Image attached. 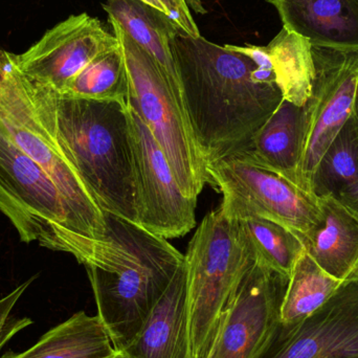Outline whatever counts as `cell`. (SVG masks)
<instances>
[{
  "instance_id": "1",
  "label": "cell",
  "mask_w": 358,
  "mask_h": 358,
  "mask_svg": "<svg viewBox=\"0 0 358 358\" xmlns=\"http://www.w3.org/2000/svg\"><path fill=\"white\" fill-rule=\"evenodd\" d=\"M171 50L183 108L206 165L243 151L283 101L279 86L257 81L256 63L229 44L178 31Z\"/></svg>"
},
{
  "instance_id": "2",
  "label": "cell",
  "mask_w": 358,
  "mask_h": 358,
  "mask_svg": "<svg viewBox=\"0 0 358 358\" xmlns=\"http://www.w3.org/2000/svg\"><path fill=\"white\" fill-rule=\"evenodd\" d=\"M23 82L36 110L52 128L101 208L138 223V187L127 102L61 96L24 73Z\"/></svg>"
},
{
  "instance_id": "3",
  "label": "cell",
  "mask_w": 358,
  "mask_h": 358,
  "mask_svg": "<svg viewBox=\"0 0 358 358\" xmlns=\"http://www.w3.org/2000/svg\"><path fill=\"white\" fill-rule=\"evenodd\" d=\"M106 242L96 262L85 266L98 317L117 352L140 334L185 256L166 238L138 223L105 213Z\"/></svg>"
},
{
  "instance_id": "4",
  "label": "cell",
  "mask_w": 358,
  "mask_h": 358,
  "mask_svg": "<svg viewBox=\"0 0 358 358\" xmlns=\"http://www.w3.org/2000/svg\"><path fill=\"white\" fill-rule=\"evenodd\" d=\"M256 261L238 219L219 206L196 229L185 256L189 358H208L240 282Z\"/></svg>"
},
{
  "instance_id": "5",
  "label": "cell",
  "mask_w": 358,
  "mask_h": 358,
  "mask_svg": "<svg viewBox=\"0 0 358 358\" xmlns=\"http://www.w3.org/2000/svg\"><path fill=\"white\" fill-rule=\"evenodd\" d=\"M0 124L8 136L54 181L66 202L78 233L102 250L105 212L84 183L54 131L25 90L16 55L0 50Z\"/></svg>"
},
{
  "instance_id": "6",
  "label": "cell",
  "mask_w": 358,
  "mask_h": 358,
  "mask_svg": "<svg viewBox=\"0 0 358 358\" xmlns=\"http://www.w3.org/2000/svg\"><path fill=\"white\" fill-rule=\"evenodd\" d=\"M0 212L21 242L75 257L80 264L98 260L101 248L76 229L64 198L50 176L8 136L0 124Z\"/></svg>"
},
{
  "instance_id": "7",
  "label": "cell",
  "mask_w": 358,
  "mask_h": 358,
  "mask_svg": "<svg viewBox=\"0 0 358 358\" xmlns=\"http://www.w3.org/2000/svg\"><path fill=\"white\" fill-rule=\"evenodd\" d=\"M128 75L127 105L140 117L167 157L181 191L197 199L208 183V165L169 81L157 63L113 21Z\"/></svg>"
},
{
  "instance_id": "8",
  "label": "cell",
  "mask_w": 358,
  "mask_h": 358,
  "mask_svg": "<svg viewBox=\"0 0 358 358\" xmlns=\"http://www.w3.org/2000/svg\"><path fill=\"white\" fill-rule=\"evenodd\" d=\"M208 183L218 187L220 208L239 218L257 215L288 227L296 235L315 229L322 221L319 200L281 174L262 167L243 152L208 165Z\"/></svg>"
},
{
  "instance_id": "9",
  "label": "cell",
  "mask_w": 358,
  "mask_h": 358,
  "mask_svg": "<svg viewBox=\"0 0 358 358\" xmlns=\"http://www.w3.org/2000/svg\"><path fill=\"white\" fill-rule=\"evenodd\" d=\"M315 78L307 101L308 134L299 170V185L309 189L322 155L355 110L358 83V50L313 46Z\"/></svg>"
},
{
  "instance_id": "10",
  "label": "cell",
  "mask_w": 358,
  "mask_h": 358,
  "mask_svg": "<svg viewBox=\"0 0 358 358\" xmlns=\"http://www.w3.org/2000/svg\"><path fill=\"white\" fill-rule=\"evenodd\" d=\"M289 278L256 258L240 282L208 358H260L279 327Z\"/></svg>"
},
{
  "instance_id": "11",
  "label": "cell",
  "mask_w": 358,
  "mask_h": 358,
  "mask_svg": "<svg viewBox=\"0 0 358 358\" xmlns=\"http://www.w3.org/2000/svg\"><path fill=\"white\" fill-rule=\"evenodd\" d=\"M138 187V224L169 239L196 225L197 199L181 191L167 157L146 125L128 106Z\"/></svg>"
},
{
  "instance_id": "12",
  "label": "cell",
  "mask_w": 358,
  "mask_h": 358,
  "mask_svg": "<svg viewBox=\"0 0 358 358\" xmlns=\"http://www.w3.org/2000/svg\"><path fill=\"white\" fill-rule=\"evenodd\" d=\"M260 358H358V279L303 321L280 323Z\"/></svg>"
},
{
  "instance_id": "13",
  "label": "cell",
  "mask_w": 358,
  "mask_h": 358,
  "mask_svg": "<svg viewBox=\"0 0 358 358\" xmlns=\"http://www.w3.org/2000/svg\"><path fill=\"white\" fill-rule=\"evenodd\" d=\"M117 44L115 33L98 18L86 13L71 15L16 55L17 65L29 79L61 92L92 59Z\"/></svg>"
},
{
  "instance_id": "14",
  "label": "cell",
  "mask_w": 358,
  "mask_h": 358,
  "mask_svg": "<svg viewBox=\"0 0 358 358\" xmlns=\"http://www.w3.org/2000/svg\"><path fill=\"white\" fill-rule=\"evenodd\" d=\"M313 46L358 50V0H266Z\"/></svg>"
},
{
  "instance_id": "15",
  "label": "cell",
  "mask_w": 358,
  "mask_h": 358,
  "mask_svg": "<svg viewBox=\"0 0 358 358\" xmlns=\"http://www.w3.org/2000/svg\"><path fill=\"white\" fill-rule=\"evenodd\" d=\"M307 134L306 105L300 106L283 99L241 152L254 163L273 170L299 185V170Z\"/></svg>"
},
{
  "instance_id": "16",
  "label": "cell",
  "mask_w": 358,
  "mask_h": 358,
  "mask_svg": "<svg viewBox=\"0 0 358 358\" xmlns=\"http://www.w3.org/2000/svg\"><path fill=\"white\" fill-rule=\"evenodd\" d=\"M322 221L299 235L305 252L341 281L358 279V216L331 198H317Z\"/></svg>"
},
{
  "instance_id": "17",
  "label": "cell",
  "mask_w": 358,
  "mask_h": 358,
  "mask_svg": "<svg viewBox=\"0 0 358 358\" xmlns=\"http://www.w3.org/2000/svg\"><path fill=\"white\" fill-rule=\"evenodd\" d=\"M125 358H189L185 263L149 315Z\"/></svg>"
},
{
  "instance_id": "18",
  "label": "cell",
  "mask_w": 358,
  "mask_h": 358,
  "mask_svg": "<svg viewBox=\"0 0 358 358\" xmlns=\"http://www.w3.org/2000/svg\"><path fill=\"white\" fill-rule=\"evenodd\" d=\"M103 8L108 14V20L117 23L128 37L150 55L182 102L171 50L173 36L180 31L178 25L166 13L142 0H106Z\"/></svg>"
},
{
  "instance_id": "19",
  "label": "cell",
  "mask_w": 358,
  "mask_h": 358,
  "mask_svg": "<svg viewBox=\"0 0 358 358\" xmlns=\"http://www.w3.org/2000/svg\"><path fill=\"white\" fill-rule=\"evenodd\" d=\"M317 198H331L358 216V122L355 113L325 151L311 176Z\"/></svg>"
},
{
  "instance_id": "20",
  "label": "cell",
  "mask_w": 358,
  "mask_h": 358,
  "mask_svg": "<svg viewBox=\"0 0 358 358\" xmlns=\"http://www.w3.org/2000/svg\"><path fill=\"white\" fill-rule=\"evenodd\" d=\"M117 353L98 315L79 311L43 334L27 350L0 358H108Z\"/></svg>"
},
{
  "instance_id": "21",
  "label": "cell",
  "mask_w": 358,
  "mask_h": 358,
  "mask_svg": "<svg viewBox=\"0 0 358 358\" xmlns=\"http://www.w3.org/2000/svg\"><path fill=\"white\" fill-rule=\"evenodd\" d=\"M263 48L268 57L284 100L300 106L306 104L315 78L310 42L283 27Z\"/></svg>"
},
{
  "instance_id": "22",
  "label": "cell",
  "mask_w": 358,
  "mask_h": 358,
  "mask_svg": "<svg viewBox=\"0 0 358 358\" xmlns=\"http://www.w3.org/2000/svg\"><path fill=\"white\" fill-rule=\"evenodd\" d=\"M344 283L323 271L304 250L288 279L281 305V324L294 325L306 319L323 306Z\"/></svg>"
},
{
  "instance_id": "23",
  "label": "cell",
  "mask_w": 358,
  "mask_h": 358,
  "mask_svg": "<svg viewBox=\"0 0 358 358\" xmlns=\"http://www.w3.org/2000/svg\"><path fill=\"white\" fill-rule=\"evenodd\" d=\"M58 94L84 100L127 102V69L120 41L92 59Z\"/></svg>"
},
{
  "instance_id": "24",
  "label": "cell",
  "mask_w": 358,
  "mask_h": 358,
  "mask_svg": "<svg viewBox=\"0 0 358 358\" xmlns=\"http://www.w3.org/2000/svg\"><path fill=\"white\" fill-rule=\"evenodd\" d=\"M236 219L239 220L256 258L289 278L296 260L305 250L299 236L288 227L257 215Z\"/></svg>"
},
{
  "instance_id": "25",
  "label": "cell",
  "mask_w": 358,
  "mask_h": 358,
  "mask_svg": "<svg viewBox=\"0 0 358 358\" xmlns=\"http://www.w3.org/2000/svg\"><path fill=\"white\" fill-rule=\"evenodd\" d=\"M37 275L15 288L8 296L0 299V351L19 332L33 324V321L29 317H14L12 315V311L29 285L35 281Z\"/></svg>"
},
{
  "instance_id": "26",
  "label": "cell",
  "mask_w": 358,
  "mask_h": 358,
  "mask_svg": "<svg viewBox=\"0 0 358 358\" xmlns=\"http://www.w3.org/2000/svg\"><path fill=\"white\" fill-rule=\"evenodd\" d=\"M165 6L168 16L178 25L179 29L192 37L200 36L197 24L192 17L191 10L185 0H161Z\"/></svg>"
},
{
  "instance_id": "27",
  "label": "cell",
  "mask_w": 358,
  "mask_h": 358,
  "mask_svg": "<svg viewBox=\"0 0 358 358\" xmlns=\"http://www.w3.org/2000/svg\"><path fill=\"white\" fill-rule=\"evenodd\" d=\"M185 2L189 6V10H195L198 14L204 15L208 12L201 0H185Z\"/></svg>"
},
{
  "instance_id": "28",
  "label": "cell",
  "mask_w": 358,
  "mask_h": 358,
  "mask_svg": "<svg viewBox=\"0 0 358 358\" xmlns=\"http://www.w3.org/2000/svg\"><path fill=\"white\" fill-rule=\"evenodd\" d=\"M142 1L148 4V6H152V8H157V10L166 13V14L168 15L165 6H164L163 2H162L161 0H142Z\"/></svg>"
},
{
  "instance_id": "29",
  "label": "cell",
  "mask_w": 358,
  "mask_h": 358,
  "mask_svg": "<svg viewBox=\"0 0 358 358\" xmlns=\"http://www.w3.org/2000/svg\"><path fill=\"white\" fill-rule=\"evenodd\" d=\"M353 113H355V117H357L358 122V83L357 88V96H355V110H353Z\"/></svg>"
},
{
  "instance_id": "30",
  "label": "cell",
  "mask_w": 358,
  "mask_h": 358,
  "mask_svg": "<svg viewBox=\"0 0 358 358\" xmlns=\"http://www.w3.org/2000/svg\"><path fill=\"white\" fill-rule=\"evenodd\" d=\"M108 358H125L123 355H122L121 352H117V355H113V357H108Z\"/></svg>"
}]
</instances>
